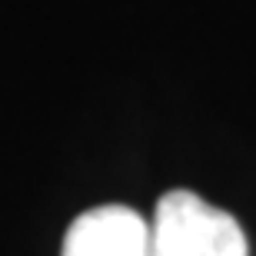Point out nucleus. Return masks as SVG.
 Listing matches in <instances>:
<instances>
[{
	"label": "nucleus",
	"mask_w": 256,
	"mask_h": 256,
	"mask_svg": "<svg viewBox=\"0 0 256 256\" xmlns=\"http://www.w3.org/2000/svg\"><path fill=\"white\" fill-rule=\"evenodd\" d=\"M64 256H150V223L120 203L86 210L66 230Z\"/></svg>",
	"instance_id": "nucleus-2"
},
{
	"label": "nucleus",
	"mask_w": 256,
	"mask_h": 256,
	"mask_svg": "<svg viewBox=\"0 0 256 256\" xmlns=\"http://www.w3.org/2000/svg\"><path fill=\"white\" fill-rule=\"evenodd\" d=\"M150 256H250V246L236 216L190 190H173L153 213Z\"/></svg>",
	"instance_id": "nucleus-1"
}]
</instances>
